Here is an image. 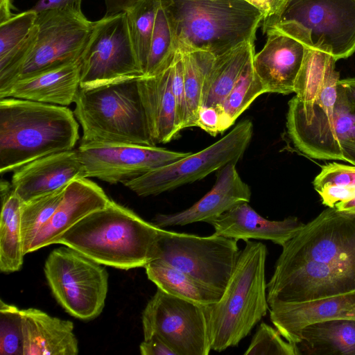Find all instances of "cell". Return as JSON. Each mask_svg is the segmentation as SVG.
<instances>
[{
	"label": "cell",
	"instance_id": "25",
	"mask_svg": "<svg viewBox=\"0 0 355 355\" xmlns=\"http://www.w3.org/2000/svg\"><path fill=\"white\" fill-rule=\"evenodd\" d=\"M37 13L30 9L0 24V88L6 86L32 49Z\"/></svg>",
	"mask_w": 355,
	"mask_h": 355
},
{
	"label": "cell",
	"instance_id": "16",
	"mask_svg": "<svg viewBox=\"0 0 355 355\" xmlns=\"http://www.w3.org/2000/svg\"><path fill=\"white\" fill-rule=\"evenodd\" d=\"M85 178L76 149L53 153L21 166L14 171L11 184L22 202L67 187Z\"/></svg>",
	"mask_w": 355,
	"mask_h": 355
},
{
	"label": "cell",
	"instance_id": "19",
	"mask_svg": "<svg viewBox=\"0 0 355 355\" xmlns=\"http://www.w3.org/2000/svg\"><path fill=\"white\" fill-rule=\"evenodd\" d=\"M264 46L252 58L255 73L267 93L289 94L302 66L306 47L297 40L275 31L266 33Z\"/></svg>",
	"mask_w": 355,
	"mask_h": 355
},
{
	"label": "cell",
	"instance_id": "17",
	"mask_svg": "<svg viewBox=\"0 0 355 355\" xmlns=\"http://www.w3.org/2000/svg\"><path fill=\"white\" fill-rule=\"evenodd\" d=\"M250 197V189L239 175L236 164H229L217 171L213 187L198 201L179 212L156 215L154 224L162 228L209 223L236 205L249 202Z\"/></svg>",
	"mask_w": 355,
	"mask_h": 355
},
{
	"label": "cell",
	"instance_id": "41",
	"mask_svg": "<svg viewBox=\"0 0 355 355\" xmlns=\"http://www.w3.org/2000/svg\"><path fill=\"white\" fill-rule=\"evenodd\" d=\"M82 0H39L31 9L37 12L49 9H67L81 13Z\"/></svg>",
	"mask_w": 355,
	"mask_h": 355
},
{
	"label": "cell",
	"instance_id": "29",
	"mask_svg": "<svg viewBox=\"0 0 355 355\" xmlns=\"http://www.w3.org/2000/svg\"><path fill=\"white\" fill-rule=\"evenodd\" d=\"M22 202L14 190L1 200L0 225V270L5 273L22 266L24 245L21 228Z\"/></svg>",
	"mask_w": 355,
	"mask_h": 355
},
{
	"label": "cell",
	"instance_id": "43",
	"mask_svg": "<svg viewBox=\"0 0 355 355\" xmlns=\"http://www.w3.org/2000/svg\"><path fill=\"white\" fill-rule=\"evenodd\" d=\"M258 8L267 17L272 15L278 8L283 0H245Z\"/></svg>",
	"mask_w": 355,
	"mask_h": 355
},
{
	"label": "cell",
	"instance_id": "35",
	"mask_svg": "<svg viewBox=\"0 0 355 355\" xmlns=\"http://www.w3.org/2000/svg\"><path fill=\"white\" fill-rule=\"evenodd\" d=\"M313 184L315 189L332 186L338 200H349L355 197V166L336 162L326 164L315 178Z\"/></svg>",
	"mask_w": 355,
	"mask_h": 355
},
{
	"label": "cell",
	"instance_id": "3",
	"mask_svg": "<svg viewBox=\"0 0 355 355\" xmlns=\"http://www.w3.org/2000/svg\"><path fill=\"white\" fill-rule=\"evenodd\" d=\"M78 130L73 112L65 106L15 98L0 99V173L73 149Z\"/></svg>",
	"mask_w": 355,
	"mask_h": 355
},
{
	"label": "cell",
	"instance_id": "12",
	"mask_svg": "<svg viewBox=\"0 0 355 355\" xmlns=\"http://www.w3.org/2000/svg\"><path fill=\"white\" fill-rule=\"evenodd\" d=\"M205 307L157 288L142 313L144 338L156 335L177 355H208Z\"/></svg>",
	"mask_w": 355,
	"mask_h": 355
},
{
	"label": "cell",
	"instance_id": "42",
	"mask_svg": "<svg viewBox=\"0 0 355 355\" xmlns=\"http://www.w3.org/2000/svg\"><path fill=\"white\" fill-rule=\"evenodd\" d=\"M141 0H105L106 13L105 16H112L126 12Z\"/></svg>",
	"mask_w": 355,
	"mask_h": 355
},
{
	"label": "cell",
	"instance_id": "32",
	"mask_svg": "<svg viewBox=\"0 0 355 355\" xmlns=\"http://www.w3.org/2000/svg\"><path fill=\"white\" fill-rule=\"evenodd\" d=\"M159 0H141L126 14L130 40L144 76Z\"/></svg>",
	"mask_w": 355,
	"mask_h": 355
},
{
	"label": "cell",
	"instance_id": "21",
	"mask_svg": "<svg viewBox=\"0 0 355 355\" xmlns=\"http://www.w3.org/2000/svg\"><path fill=\"white\" fill-rule=\"evenodd\" d=\"M214 233L236 241H270L283 246L304 225L297 217L270 220L259 215L248 202L233 207L209 223Z\"/></svg>",
	"mask_w": 355,
	"mask_h": 355
},
{
	"label": "cell",
	"instance_id": "31",
	"mask_svg": "<svg viewBox=\"0 0 355 355\" xmlns=\"http://www.w3.org/2000/svg\"><path fill=\"white\" fill-rule=\"evenodd\" d=\"M252 58L246 64L220 107V133L234 125L238 117L258 96L267 93L254 71Z\"/></svg>",
	"mask_w": 355,
	"mask_h": 355
},
{
	"label": "cell",
	"instance_id": "40",
	"mask_svg": "<svg viewBox=\"0 0 355 355\" xmlns=\"http://www.w3.org/2000/svg\"><path fill=\"white\" fill-rule=\"evenodd\" d=\"M139 349L142 355H177L164 340L156 335L144 338Z\"/></svg>",
	"mask_w": 355,
	"mask_h": 355
},
{
	"label": "cell",
	"instance_id": "9",
	"mask_svg": "<svg viewBox=\"0 0 355 355\" xmlns=\"http://www.w3.org/2000/svg\"><path fill=\"white\" fill-rule=\"evenodd\" d=\"M253 135L249 119L237 123L227 135L195 153L157 168L123 184L139 196H155L203 179L243 156Z\"/></svg>",
	"mask_w": 355,
	"mask_h": 355
},
{
	"label": "cell",
	"instance_id": "47",
	"mask_svg": "<svg viewBox=\"0 0 355 355\" xmlns=\"http://www.w3.org/2000/svg\"><path fill=\"white\" fill-rule=\"evenodd\" d=\"M334 207L339 211L355 214V197L340 202Z\"/></svg>",
	"mask_w": 355,
	"mask_h": 355
},
{
	"label": "cell",
	"instance_id": "45",
	"mask_svg": "<svg viewBox=\"0 0 355 355\" xmlns=\"http://www.w3.org/2000/svg\"><path fill=\"white\" fill-rule=\"evenodd\" d=\"M12 0H0V24L11 18L15 13Z\"/></svg>",
	"mask_w": 355,
	"mask_h": 355
},
{
	"label": "cell",
	"instance_id": "46",
	"mask_svg": "<svg viewBox=\"0 0 355 355\" xmlns=\"http://www.w3.org/2000/svg\"><path fill=\"white\" fill-rule=\"evenodd\" d=\"M343 153L345 162L355 166V140L345 144Z\"/></svg>",
	"mask_w": 355,
	"mask_h": 355
},
{
	"label": "cell",
	"instance_id": "5",
	"mask_svg": "<svg viewBox=\"0 0 355 355\" xmlns=\"http://www.w3.org/2000/svg\"><path fill=\"white\" fill-rule=\"evenodd\" d=\"M245 243L220 300L205 307L211 348L218 352L237 346L269 310L267 248L261 242Z\"/></svg>",
	"mask_w": 355,
	"mask_h": 355
},
{
	"label": "cell",
	"instance_id": "13",
	"mask_svg": "<svg viewBox=\"0 0 355 355\" xmlns=\"http://www.w3.org/2000/svg\"><path fill=\"white\" fill-rule=\"evenodd\" d=\"M80 87L144 76L133 48L125 12L94 21L80 57Z\"/></svg>",
	"mask_w": 355,
	"mask_h": 355
},
{
	"label": "cell",
	"instance_id": "7",
	"mask_svg": "<svg viewBox=\"0 0 355 355\" xmlns=\"http://www.w3.org/2000/svg\"><path fill=\"white\" fill-rule=\"evenodd\" d=\"M266 33L275 31L336 61L355 52V0H283L263 18Z\"/></svg>",
	"mask_w": 355,
	"mask_h": 355
},
{
	"label": "cell",
	"instance_id": "10",
	"mask_svg": "<svg viewBox=\"0 0 355 355\" xmlns=\"http://www.w3.org/2000/svg\"><path fill=\"white\" fill-rule=\"evenodd\" d=\"M101 265L68 246L48 256L44 268L48 284L58 302L73 317L88 320L102 312L108 273Z\"/></svg>",
	"mask_w": 355,
	"mask_h": 355
},
{
	"label": "cell",
	"instance_id": "14",
	"mask_svg": "<svg viewBox=\"0 0 355 355\" xmlns=\"http://www.w3.org/2000/svg\"><path fill=\"white\" fill-rule=\"evenodd\" d=\"M286 128L292 146L304 155L315 159L345 161L343 146L355 140V104L338 83L333 109H314L309 122L287 114Z\"/></svg>",
	"mask_w": 355,
	"mask_h": 355
},
{
	"label": "cell",
	"instance_id": "1",
	"mask_svg": "<svg viewBox=\"0 0 355 355\" xmlns=\"http://www.w3.org/2000/svg\"><path fill=\"white\" fill-rule=\"evenodd\" d=\"M282 247L267 284L268 306L355 291V214L328 207Z\"/></svg>",
	"mask_w": 355,
	"mask_h": 355
},
{
	"label": "cell",
	"instance_id": "22",
	"mask_svg": "<svg viewBox=\"0 0 355 355\" xmlns=\"http://www.w3.org/2000/svg\"><path fill=\"white\" fill-rule=\"evenodd\" d=\"M171 65L155 76L138 78L141 101L155 146L170 142L182 130L172 91Z\"/></svg>",
	"mask_w": 355,
	"mask_h": 355
},
{
	"label": "cell",
	"instance_id": "34",
	"mask_svg": "<svg viewBox=\"0 0 355 355\" xmlns=\"http://www.w3.org/2000/svg\"><path fill=\"white\" fill-rule=\"evenodd\" d=\"M176 52L167 17L159 3L144 76H155L166 69L172 64Z\"/></svg>",
	"mask_w": 355,
	"mask_h": 355
},
{
	"label": "cell",
	"instance_id": "8",
	"mask_svg": "<svg viewBox=\"0 0 355 355\" xmlns=\"http://www.w3.org/2000/svg\"><path fill=\"white\" fill-rule=\"evenodd\" d=\"M235 239L160 229L153 259H159L223 293L241 250Z\"/></svg>",
	"mask_w": 355,
	"mask_h": 355
},
{
	"label": "cell",
	"instance_id": "4",
	"mask_svg": "<svg viewBox=\"0 0 355 355\" xmlns=\"http://www.w3.org/2000/svg\"><path fill=\"white\" fill-rule=\"evenodd\" d=\"M161 227L110 200L67 230L54 244H62L105 266L129 270L152 260Z\"/></svg>",
	"mask_w": 355,
	"mask_h": 355
},
{
	"label": "cell",
	"instance_id": "33",
	"mask_svg": "<svg viewBox=\"0 0 355 355\" xmlns=\"http://www.w3.org/2000/svg\"><path fill=\"white\" fill-rule=\"evenodd\" d=\"M65 187L54 192L22 202L21 228L24 254L28 249L40 230L51 218L61 202Z\"/></svg>",
	"mask_w": 355,
	"mask_h": 355
},
{
	"label": "cell",
	"instance_id": "6",
	"mask_svg": "<svg viewBox=\"0 0 355 355\" xmlns=\"http://www.w3.org/2000/svg\"><path fill=\"white\" fill-rule=\"evenodd\" d=\"M139 78L80 86L73 114L83 130L80 144L155 146L139 92Z\"/></svg>",
	"mask_w": 355,
	"mask_h": 355
},
{
	"label": "cell",
	"instance_id": "20",
	"mask_svg": "<svg viewBox=\"0 0 355 355\" xmlns=\"http://www.w3.org/2000/svg\"><path fill=\"white\" fill-rule=\"evenodd\" d=\"M110 200L103 189L89 178L71 181L59 205L33 239L28 252L54 244L67 230L87 214L105 207Z\"/></svg>",
	"mask_w": 355,
	"mask_h": 355
},
{
	"label": "cell",
	"instance_id": "18",
	"mask_svg": "<svg viewBox=\"0 0 355 355\" xmlns=\"http://www.w3.org/2000/svg\"><path fill=\"white\" fill-rule=\"evenodd\" d=\"M270 318L287 341L295 345L306 327L333 319L355 320V291L331 297L269 305Z\"/></svg>",
	"mask_w": 355,
	"mask_h": 355
},
{
	"label": "cell",
	"instance_id": "2",
	"mask_svg": "<svg viewBox=\"0 0 355 355\" xmlns=\"http://www.w3.org/2000/svg\"><path fill=\"white\" fill-rule=\"evenodd\" d=\"M176 51L215 57L254 40L263 14L245 0H159Z\"/></svg>",
	"mask_w": 355,
	"mask_h": 355
},
{
	"label": "cell",
	"instance_id": "30",
	"mask_svg": "<svg viewBox=\"0 0 355 355\" xmlns=\"http://www.w3.org/2000/svg\"><path fill=\"white\" fill-rule=\"evenodd\" d=\"M181 53L186 101L184 129L196 126L198 112L202 106L205 79L215 56L200 51Z\"/></svg>",
	"mask_w": 355,
	"mask_h": 355
},
{
	"label": "cell",
	"instance_id": "36",
	"mask_svg": "<svg viewBox=\"0 0 355 355\" xmlns=\"http://www.w3.org/2000/svg\"><path fill=\"white\" fill-rule=\"evenodd\" d=\"M23 347L21 309L1 300L0 354L23 355Z\"/></svg>",
	"mask_w": 355,
	"mask_h": 355
},
{
	"label": "cell",
	"instance_id": "15",
	"mask_svg": "<svg viewBox=\"0 0 355 355\" xmlns=\"http://www.w3.org/2000/svg\"><path fill=\"white\" fill-rule=\"evenodd\" d=\"M76 150L86 178L112 184H123L191 153L156 146L101 142L80 144Z\"/></svg>",
	"mask_w": 355,
	"mask_h": 355
},
{
	"label": "cell",
	"instance_id": "23",
	"mask_svg": "<svg viewBox=\"0 0 355 355\" xmlns=\"http://www.w3.org/2000/svg\"><path fill=\"white\" fill-rule=\"evenodd\" d=\"M80 60L18 80L0 90L15 98L61 106L74 103L80 83Z\"/></svg>",
	"mask_w": 355,
	"mask_h": 355
},
{
	"label": "cell",
	"instance_id": "44",
	"mask_svg": "<svg viewBox=\"0 0 355 355\" xmlns=\"http://www.w3.org/2000/svg\"><path fill=\"white\" fill-rule=\"evenodd\" d=\"M347 98L355 104V77L338 80Z\"/></svg>",
	"mask_w": 355,
	"mask_h": 355
},
{
	"label": "cell",
	"instance_id": "28",
	"mask_svg": "<svg viewBox=\"0 0 355 355\" xmlns=\"http://www.w3.org/2000/svg\"><path fill=\"white\" fill-rule=\"evenodd\" d=\"M144 268L148 278L157 288L202 306L214 304L223 294L159 259L151 260Z\"/></svg>",
	"mask_w": 355,
	"mask_h": 355
},
{
	"label": "cell",
	"instance_id": "11",
	"mask_svg": "<svg viewBox=\"0 0 355 355\" xmlns=\"http://www.w3.org/2000/svg\"><path fill=\"white\" fill-rule=\"evenodd\" d=\"M37 33L32 49L14 73L10 85L80 59L94 22L83 12L49 9L37 12Z\"/></svg>",
	"mask_w": 355,
	"mask_h": 355
},
{
	"label": "cell",
	"instance_id": "37",
	"mask_svg": "<svg viewBox=\"0 0 355 355\" xmlns=\"http://www.w3.org/2000/svg\"><path fill=\"white\" fill-rule=\"evenodd\" d=\"M244 354L297 355V353L295 345L284 339L277 329L261 322Z\"/></svg>",
	"mask_w": 355,
	"mask_h": 355
},
{
	"label": "cell",
	"instance_id": "24",
	"mask_svg": "<svg viewBox=\"0 0 355 355\" xmlns=\"http://www.w3.org/2000/svg\"><path fill=\"white\" fill-rule=\"evenodd\" d=\"M23 355H76L78 343L70 320L35 308L21 309Z\"/></svg>",
	"mask_w": 355,
	"mask_h": 355
},
{
	"label": "cell",
	"instance_id": "27",
	"mask_svg": "<svg viewBox=\"0 0 355 355\" xmlns=\"http://www.w3.org/2000/svg\"><path fill=\"white\" fill-rule=\"evenodd\" d=\"M252 40L215 57L207 73L203 88L202 106L220 107L241 76L248 61L254 56Z\"/></svg>",
	"mask_w": 355,
	"mask_h": 355
},
{
	"label": "cell",
	"instance_id": "26",
	"mask_svg": "<svg viewBox=\"0 0 355 355\" xmlns=\"http://www.w3.org/2000/svg\"><path fill=\"white\" fill-rule=\"evenodd\" d=\"M297 355H355V320L333 319L302 330Z\"/></svg>",
	"mask_w": 355,
	"mask_h": 355
},
{
	"label": "cell",
	"instance_id": "39",
	"mask_svg": "<svg viewBox=\"0 0 355 355\" xmlns=\"http://www.w3.org/2000/svg\"><path fill=\"white\" fill-rule=\"evenodd\" d=\"M196 126L211 136L220 133V114L218 109L211 106H201Z\"/></svg>",
	"mask_w": 355,
	"mask_h": 355
},
{
	"label": "cell",
	"instance_id": "38",
	"mask_svg": "<svg viewBox=\"0 0 355 355\" xmlns=\"http://www.w3.org/2000/svg\"><path fill=\"white\" fill-rule=\"evenodd\" d=\"M172 91L175 99L177 113L181 130L186 116V101L182 53L177 51L171 65Z\"/></svg>",
	"mask_w": 355,
	"mask_h": 355
}]
</instances>
